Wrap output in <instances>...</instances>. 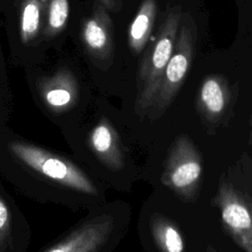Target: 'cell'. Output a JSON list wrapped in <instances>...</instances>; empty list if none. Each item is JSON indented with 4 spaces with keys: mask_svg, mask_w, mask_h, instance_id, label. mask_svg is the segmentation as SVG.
<instances>
[{
    "mask_svg": "<svg viewBox=\"0 0 252 252\" xmlns=\"http://www.w3.org/2000/svg\"><path fill=\"white\" fill-rule=\"evenodd\" d=\"M206 252H219L214 246H212V245H207V247H206Z\"/></svg>",
    "mask_w": 252,
    "mask_h": 252,
    "instance_id": "e0dca14e",
    "label": "cell"
},
{
    "mask_svg": "<svg viewBox=\"0 0 252 252\" xmlns=\"http://www.w3.org/2000/svg\"><path fill=\"white\" fill-rule=\"evenodd\" d=\"M158 13L156 0H143L128 29L127 42L133 54H140L147 45Z\"/></svg>",
    "mask_w": 252,
    "mask_h": 252,
    "instance_id": "7c38bea8",
    "label": "cell"
},
{
    "mask_svg": "<svg viewBox=\"0 0 252 252\" xmlns=\"http://www.w3.org/2000/svg\"><path fill=\"white\" fill-rule=\"evenodd\" d=\"M213 205L223 231L244 252H252V159L243 155L220 176Z\"/></svg>",
    "mask_w": 252,
    "mask_h": 252,
    "instance_id": "7a4b0ae2",
    "label": "cell"
},
{
    "mask_svg": "<svg viewBox=\"0 0 252 252\" xmlns=\"http://www.w3.org/2000/svg\"><path fill=\"white\" fill-rule=\"evenodd\" d=\"M100 3L108 10H117L120 6V0H100Z\"/></svg>",
    "mask_w": 252,
    "mask_h": 252,
    "instance_id": "2e32d148",
    "label": "cell"
},
{
    "mask_svg": "<svg viewBox=\"0 0 252 252\" xmlns=\"http://www.w3.org/2000/svg\"><path fill=\"white\" fill-rule=\"evenodd\" d=\"M181 17L179 5L170 8L144 53L136 80L135 112L139 116H147L152 106L159 81L175 46Z\"/></svg>",
    "mask_w": 252,
    "mask_h": 252,
    "instance_id": "277c9868",
    "label": "cell"
},
{
    "mask_svg": "<svg viewBox=\"0 0 252 252\" xmlns=\"http://www.w3.org/2000/svg\"><path fill=\"white\" fill-rule=\"evenodd\" d=\"M123 234L122 209L115 203L102 204L36 252H111Z\"/></svg>",
    "mask_w": 252,
    "mask_h": 252,
    "instance_id": "3957f363",
    "label": "cell"
},
{
    "mask_svg": "<svg viewBox=\"0 0 252 252\" xmlns=\"http://www.w3.org/2000/svg\"><path fill=\"white\" fill-rule=\"evenodd\" d=\"M37 87L43 102L53 112L58 113L71 108L79 98L78 82L67 69H61L50 77L41 78Z\"/></svg>",
    "mask_w": 252,
    "mask_h": 252,
    "instance_id": "8fae6325",
    "label": "cell"
},
{
    "mask_svg": "<svg viewBox=\"0 0 252 252\" xmlns=\"http://www.w3.org/2000/svg\"><path fill=\"white\" fill-rule=\"evenodd\" d=\"M82 39L93 58L102 62L111 60L114 50L112 23L101 4L96 5L93 14L84 21Z\"/></svg>",
    "mask_w": 252,
    "mask_h": 252,
    "instance_id": "30bf717a",
    "label": "cell"
},
{
    "mask_svg": "<svg viewBox=\"0 0 252 252\" xmlns=\"http://www.w3.org/2000/svg\"><path fill=\"white\" fill-rule=\"evenodd\" d=\"M0 172L19 193L39 204L89 211L105 202L104 185L81 164L23 140L5 144Z\"/></svg>",
    "mask_w": 252,
    "mask_h": 252,
    "instance_id": "6da1fadb",
    "label": "cell"
},
{
    "mask_svg": "<svg viewBox=\"0 0 252 252\" xmlns=\"http://www.w3.org/2000/svg\"><path fill=\"white\" fill-rule=\"evenodd\" d=\"M69 0H48L44 34L53 36L61 32L68 21Z\"/></svg>",
    "mask_w": 252,
    "mask_h": 252,
    "instance_id": "9a60e30c",
    "label": "cell"
},
{
    "mask_svg": "<svg viewBox=\"0 0 252 252\" xmlns=\"http://www.w3.org/2000/svg\"><path fill=\"white\" fill-rule=\"evenodd\" d=\"M32 227L0 179V252H28Z\"/></svg>",
    "mask_w": 252,
    "mask_h": 252,
    "instance_id": "52a82bcc",
    "label": "cell"
},
{
    "mask_svg": "<svg viewBox=\"0 0 252 252\" xmlns=\"http://www.w3.org/2000/svg\"><path fill=\"white\" fill-rule=\"evenodd\" d=\"M231 100L232 93L228 81L220 74H210L199 87L196 108L207 125L216 126L223 119Z\"/></svg>",
    "mask_w": 252,
    "mask_h": 252,
    "instance_id": "9c48e42d",
    "label": "cell"
},
{
    "mask_svg": "<svg viewBox=\"0 0 252 252\" xmlns=\"http://www.w3.org/2000/svg\"><path fill=\"white\" fill-rule=\"evenodd\" d=\"M203 177V158L189 136L175 138L167 153L161 183L183 202H194Z\"/></svg>",
    "mask_w": 252,
    "mask_h": 252,
    "instance_id": "8992f818",
    "label": "cell"
},
{
    "mask_svg": "<svg viewBox=\"0 0 252 252\" xmlns=\"http://www.w3.org/2000/svg\"><path fill=\"white\" fill-rule=\"evenodd\" d=\"M43 0H24L20 18V35L24 43L34 39L40 29Z\"/></svg>",
    "mask_w": 252,
    "mask_h": 252,
    "instance_id": "5bb4252c",
    "label": "cell"
},
{
    "mask_svg": "<svg viewBox=\"0 0 252 252\" xmlns=\"http://www.w3.org/2000/svg\"><path fill=\"white\" fill-rule=\"evenodd\" d=\"M87 146L101 170L116 173L125 166V154L120 136L111 122L101 117L91 130Z\"/></svg>",
    "mask_w": 252,
    "mask_h": 252,
    "instance_id": "ba28073f",
    "label": "cell"
},
{
    "mask_svg": "<svg viewBox=\"0 0 252 252\" xmlns=\"http://www.w3.org/2000/svg\"><path fill=\"white\" fill-rule=\"evenodd\" d=\"M150 230L159 252L185 251V241L180 229L166 217L154 215L150 220Z\"/></svg>",
    "mask_w": 252,
    "mask_h": 252,
    "instance_id": "4fadbf2b",
    "label": "cell"
},
{
    "mask_svg": "<svg viewBox=\"0 0 252 252\" xmlns=\"http://www.w3.org/2000/svg\"><path fill=\"white\" fill-rule=\"evenodd\" d=\"M196 45L197 29L193 19L186 14L181 17L172 55L164 69L152 106L147 114L151 121L163 115L174 100L194 61Z\"/></svg>",
    "mask_w": 252,
    "mask_h": 252,
    "instance_id": "5b68a950",
    "label": "cell"
}]
</instances>
